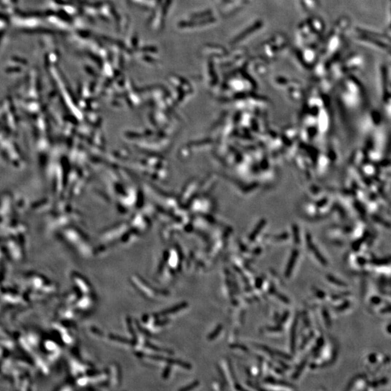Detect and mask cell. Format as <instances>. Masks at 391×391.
<instances>
[{"label":"cell","instance_id":"obj_7","mask_svg":"<svg viewBox=\"0 0 391 391\" xmlns=\"http://www.w3.org/2000/svg\"><path fill=\"white\" fill-rule=\"evenodd\" d=\"M297 255H298V252H297V251H294V252L293 253L292 256H291V258H290L288 264V267L286 268V270H285V277H288V278L290 275H291L293 268L294 267L295 263H296Z\"/></svg>","mask_w":391,"mask_h":391},{"label":"cell","instance_id":"obj_6","mask_svg":"<svg viewBox=\"0 0 391 391\" xmlns=\"http://www.w3.org/2000/svg\"><path fill=\"white\" fill-rule=\"evenodd\" d=\"M304 12H312L318 10L321 5L320 0H296Z\"/></svg>","mask_w":391,"mask_h":391},{"label":"cell","instance_id":"obj_10","mask_svg":"<svg viewBox=\"0 0 391 391\" xmlns=\"http://www.w3.org/2000/svg\"><path fill=\"white\" fill-rule=\"evenodd\" d=\"M369 360H370L371 361H372V363H373V361H374V362L375 361V360H376V356H375V355H374V354H372V355H371L370 357H369Z\"/></svg>","mask_w":391,"mask_h":391},{"label":"cell","instance_id":"obj_3","mask_svg":"<svg viewBox=\"0 0 391 391\" xmlns=\"http://www.w3.org/2000/svg\"><path fill=\"white\" fill-rule=\"evenodd\" d=\"M354 33V39L357 43L368 48L390 54V39L389 33L377 32L362 27L355 28Z\"/></svg>","mask_w":391,"mask_h":391},{"label":"cell","instance_id":"obj_8","mask_svg":"<svg viewBox=\"0 0 391 391\" xmlns=\"http://www.w3.org/2000/svg\"><path fill=\"white\" fill-rule=\"evenodd\" d=\"M327 278L328 279L329 282H332V283L335 284V285H340V286H345V285H345V283H344L343 282H342V281H340V280H338V279L335 278V277H332V276H330V275H328V276H327Z\"/></svg>","mask_w":391,"mask_h":391},{"label":"cell","instance_id":"obj_1","mask_svg":"<svg viewBox=\"0 0 391 391\" xmlns=\"http://www.w3.org/2000/svg\"><path fill=\"white\" fill-rule=\"evenodd\" d=\"M350 25V19L347 16H342L335 22L319 47V59L329 65L339 58Z\"/></svg>","mask_w":391,"mask_h":391},{"label":"cell","instance_id":"obj_4","mask_svg":"<svg viewBox=\"0 0 391 391\" xmlns=\"http://www.w3.org/2000/svg\"><path fill=\"white\" fill-rule=\"evenodd\" d=\"M288 39L282 33H275L260 44L259 55L268 62L275 60L282 55L288 47Z\"/></svg>","mask_w":391,"mask_h":391},{"label":"cell","instance_id":"obj_2","mask_svg":"<svg viewBox=\"0 0 391 391\" xmlns=\"http://www.w3.org/2000/svg\"><path fill=\"white\" fill-rule=\"evenodd\" d=\"M325 31V22L318 16H309L297 25L295 32L296 42L300 45L317 44L321 43Z\"/></svg>","mask_w":391,"mask_h":391},{"label":"cell","instance_id":"obj_5","mask_svg":"<svg viewBox=\"0 0 391 391\" xmlns=\"http://www.w3.org/2000/svg\"><path fill=\"white\" fill-rule=\"evenodd\" d=\"M319 45L320 43L298 45L293 51V56L297 63L305 69L314 68L319 56Z\"/></svg>","mask_w":391,"mask_h":391},{"label":"cell","instance_id":"obj_9","mask_svg":"<svg viewBox=\"0 0 391 391\" xmlns=\"http://www.w3.org/2000/svg\"><path fill=\"white\" fill-rule=\"evenodd\" d=\"M381 301V299L379 297H373L372 298V302L374 304H378Z\"/></svg>","mask_w":391,"mask_h":391}]
</instances>
